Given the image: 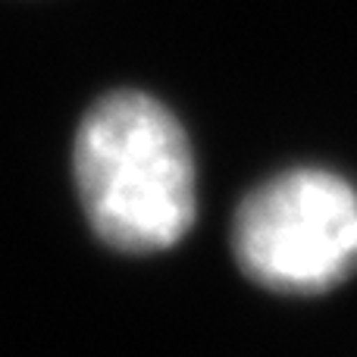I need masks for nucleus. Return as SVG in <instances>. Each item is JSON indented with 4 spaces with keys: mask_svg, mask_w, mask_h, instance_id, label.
<instances>
[{
    "mask_svg": "<svg viewBox=\"0 0 357 357\" xmlns=\"http://www.w3.org/2000/svg\"><path fill=\"white\" fill-rule=\"evenodd\" d=\"M91 229L126 254L167 251L195 222V160L163 104L116 91L91 107L73 151Z\"/></svg>",
    "mask_w": 357,
    "mask_h": 357,
    "instance_id": "1",
    "label": "nucleus"
},
{
    "mask_svg": "<svg viewBox=\"0 0 357 357\" xmlns=\"http://www.w3.org/2000/svg\"><path fill=\"white\" fill-rule=\"evenodd\" d=\"M241 273L279 295H320L357 273V188L329 169L273 176L232 222Z\"/></svg>",
    "mask_w": 357,
    "mask_h": 357,
    "instance_id": "2",
    "label": "nucleus"
}]
</instances>
